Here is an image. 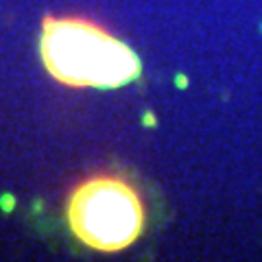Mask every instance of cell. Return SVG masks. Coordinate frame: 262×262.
<instances>
[{"label":"cell","instance_id":"cell-2","mask_svg":"<svg viewBox=\"0 0 262 262\" xmlns=\"http://www.w3.org/2000/svg\"><path fill=\"white\" fill-rule=\"evenodd\" d=\"M144 208L138 192L118 177L85 179L68 199V225L90 249L114 253L127 249L144 229Z\"/></svg>","mask_w":262,"mask_h":262},{"label":"cell","instance_id":"cell-1","mask_svg":"<svg viewBox=\"0 0 262 262\" xmlns=\"http://www.w3.org/2000/svg\"><path fill=\"white\" fill-rule=\"evenodd\" d=\"M39 53L46 70L72 88H118L140 75L138 55L85 18H46Z\"/></svg>","mask_w":262,"mask_h":262}]
</instances>
